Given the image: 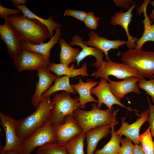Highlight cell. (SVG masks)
I'll use <instances>...</instances> for the list:
<instances>
[{
  "instance_id": "cell-1",
  "label": "cell",
  "mask_w": 154,
  "mask_h": 154,
  "mask_svg": "<svg viewBox=\"0 0 154 154\" xmlns=\"http://www.w3.org/2000/svg\"><path fill=\"white\" fill-rule=\"evenodd\" d=\"M4 19L9 23L21 40L37 44L51 38L47 27L35 19L18 14L9 15Z\"/></svg>"
},
{
  "instance_id": "cell-2",
  "label": "cell",
  "mask_w": 154,
  "mask_h": 154,
  "mask_svg": "<svg viewBox=\"0 0 154 154\" xmlns=\"http://www.w3.org/2000/svg\"><path fill=\"white\" fill-rule=\"evenodd\" d=\"M91 109L89 111L78 109L74 112L73 116L82 132L86 133L94 129L106 125L119 123L116 116L119 111L108 108L102 110L96 103L91 104Z\"/></svg>"
},
{
  "instance_id": "cell-3",
  "label": "cell",
  "mask_w": 154,
  "mask_h": 154,
  "mask_svg": "<svg viewBox=\"0 0 154 154\" xmlns=\"http://www.w3.org/2000/svg\"><path fill=\"white\" fill-rule=\"evenodd\" d=\"M52 103L50 97L42 98L39 106L30 115L18 120L17 136L23 141L50 120Z\"/></svg>"
},
{
  "instance_id": "cell-4",
  "label": "cell",
  "mask_w": 154,
  "mask_h": 154,
  "mask_svg": "<svg viewBox=\"0 0 154 154\" xmlns=\"http://www.w3.org/2000/svg\"><path fill=\"white\" fill-rule=\"evenodd\" d=\"M79 98L78 96L72 98L70 93L64 91L53 94L50 120L53 127L64 123L68 117L73 116L76 110L80 109Z\"/></svg>"
},
{
  "instance_id": "cell-5",
  "label": "cell",
  "mask_w": 154,
  "mask_h": 154,
  "mask_svg": "<svg viewBox=\"0 0 154 154\" xmlns=\"http://www.w3.org/2000/svg\"><path fill=\"white\" fill-rule=\"evenodd\" d=\"M121 60L142 78H150L154 75V51L129 49L122 53Z\"/></svg>"
},
{
  "instance_id": "cell-6",
  "label": "cell",
  "mask_w": 154,
  "mask_h": 154,
  "mask_svg": "<svg viewBox=\"0 0 154 154\" xmlns=\"http://www.w3.org/2000/svg\"><path fill=\"white\" fill-rule=\"evenodd\" d=\"M54 143H56L55 137L50 120L22 141L20 147L17 151L18 154H31L37 147Z\"/></svg>"
},
{
  "instance_id": "cell-7",
  "label": "cell",
  "mask_w": 154,
  "mask_h": 154,
  "mask_svg": "<svg viewBox=\"0 0 154 154\" xmlns=\"http://www.w3.org/2000/svg\"><path fill=\"white\" fill-rule=\"evenodd\" d=\"M96 70L90 76L96 78L102 77L108 81L110 80L108 77L110 75L123 80L133 76L142 78L136 71L126 64L114 62L110 59L108 61H104L102 65Z\"/></svg>"
},
{
  "instance_id": "cell-8",
  "label": "cell",
  "mask_w": 154,
  "mask_h": 154,
  "mask_svg": "<svg viewBox=\"0 0 154 154\" xmlns=\"http://www.w3.org/2000/svg\"><path fill=\"white\" fill-rule=\"evenodd\" d=\"M0 123L3 129L5 135V144L4 146L1 147L0 153L5 154L8 151H17L22 141L18 137L17 133L18 120L0 112Z\"/></svg>"
},
{
  "instance_id": "cell-9",
  "label": "cell",
  "mask_w": 154,
  "mask_h": 154,
  "mask_svg": "<svg viewBox=\"0 0 154 154\" xmlns=\"http://www.w3.org/2000/svg\"><path fill=\"white\" fill-rule=\"evenodd\" d=\"M14 60L15 66L19 72L37 70L50 63L41 54L21 49Z\"/></svg>"
},
{
  "instance_id": "cell-10",
  "label": "cell",
  "mask_w": 154,
  "mask_h": 154,
  "mask_svg": "<svg viewBox=\"0 0 154 154\" xmlns=\"http://www.w3.org/2000/svg\"><path fill=\"white\" fill-rule=\"evenodd\" d=\"M106 79L100 78V80L98 85L93 88L91 91V94L95 95L98 99V107L100 108L103 104H104L110 110L114 109L112 106L116 104L126 108L128 111H133L138 115L139 112L137 110L132 109L130 107H127L123 104L111 92L109 83Z\"/></svg>"
},
{
  "instance_id": "cell-11",
  "label": "cell",
  "mask_w": 154,
  "mask_h": 154,
  "mask_svg": "<svg viewBox=\"0 0 154 154\" xmlns=\"http://www.w3.org/2000/svg\"><path fill=\"white\" fill-rule=\"evenodd\" d=\"M53 128L56 143L64 146L82 132L73 116L68 117L63 123Z\"/></svg>"
},
{
  "instance_id": "cell-12",
  "label": "cell",
  "mask_w": 154,
  "mask_h": 154,
  "mask_svg": "<svg viewBox=\"0 0 154 154\" xmlns=\"http://www.w3.org/2000/svg\"><path fill=\"white\" fill-rule=\"evenodd\" d=\"M37 71L38 81L36 84L35 93L31 100L35 109L39 106L42 94L51 87L57 77L52 73L47 66Z\"/></svg>"
},
{
  "instance_id": "cell-13",
  "label": "cell",
  "mask_w": 154,
  "mask_h": 154,
  "mask_svg": "<svg viewBox=\"0 0 154 154\" xmlns=\"http://www.w3.org/2000/svg\"><path fill=\"white\" fill-rule=\"evenodd\" d=\"M0 25V37L5 43L10 57L14 59L21 50V40L9 23L4 20Z\"/></svg>"
},
{
  "instance_id": "cell-14",
  "label": "cell",
  "mask_w": 154,
  "mask_h": 154,
  "mask_svg": "<svg viewBox=\"0 0 154 154\" xmlns=\"http://www.w3.org/2000/svg\"><path fill=\"white\" fill-rule=\"evenodd\" d=\"M139 116L140 117L131 124H129L127 122H125V117L121 118V125L119 129L115 132L116 133L125 136L135 144H141L139 140L140 129L145 122L148 121L149 110H146Z\"/></svg>"
},
{
  "instance_id": "cell-15",
  "label": "cell",
  "mask_w": 154,
  "mask_h": 154,
  "mask_svg": "<svg viewBox=\"0 0 154 154\" xmlns=\"http://www.w3.org/2000/svg\"><path fill=\"white\" fill-rule=\"evenodd\" d=\"M71 46L76 45L80 47L82 49L76 58V66L79 67L80 62L88 56H92L96 58L95 62L91 65L95 67L96 68L100 67L103 64L104 54L100 50L95 47L86 45L83 42L82 37L77 34L72 37V40L69 43Z\"/></svg>"
},
{
  "instance_id": "cell-16",
  "label": "cell",
  "mask_w": 154,
  "mask_h": 154,
  "mask_svg": "<svg viewBox=\"0 0 154 154\" xmlns=\"http://www.w3.org/2000/svg\"><path fill=\"white\" fill-rule=\"evenodd\" d=\"M89 40L87 41L83 40L86 46L97 48L104 53L106 57V61L110 58L108 56V51L111 49L118 50L120 46L126 44L127 41L120 40H110L103 37H100L93 31L89 33Z\"/></svg>"
},
{
  "instance_id": "cell-17",
  "label": "cell",
  "mask_w": 154,
  "mask_h": 154,
  "mask_svg": "<svg viewBox=\"0 0 154 154\" xmlns=\"http://www.w3.org/2000/svg\"><path fill=\"white\" fill-rule=\"evenodd\" d=\"M140 78L134 76L125 78L120 81L110 80L109 85L110 90L116 97L119 101L127 94L131 92L139 94L140 91L137 82Z\"/></svg>"
},
{
  "instance_id": "cell-18",
  "label": "cell",
  "mask_w": 154,
  "mask_h": 154,
  "mask_svg": "<svg viewBox=\"0 0 154 154\" xmlns=\"http://www.w3.org/2000/svg\"><path fill=\"white\" fill-rule=\"evenodd\" d=\"M134 1L128 10L124 12L121 9L119 12H116L111 17L110 24L113 26L119 25L121 26L126 32L127 40L126 44L127 47L129 49L133 48L136 46V43L138 40L137 38L131 36L129 33V26L132 21V13L133 9L137 5Z\"/></svg>"
},
{
  "instance_id": "cell-19",
  "label": "cell",
  "mask_w": 154,
  "mask_h": 154,
  "mask_svg": "<svg viewBox=\"0 0 154 154\" xmlns=\"http://www.w3.org/2000/svg\"><path fill=\"white\" fill-rule=\"evenodd\" d=\"M61 28L55 30V33L50 40L46 43L34 44L24 41L21 40V49L39 54L43 56L50 63V51L56 43L58 42L61 36Z\"/></svg>"
},
{
  "instance_id": "cell-20",
  "label": "cell",
  "mask_w": 154,
  "mask_h": 154,
  "mask_svg": "<svg viewBox=\"0 0 154 154\" xmlns=\"http://www.w3.org/2000/svg\"><path fill=\"white\" fill-rule=\"evenodd\" d=\"M99 82L94 81L89 79L84 82L80 78L77 84H71L72 87L79 95L80 109H84L85 105L88 103L93 102L96 103H98V100L92 96L90 92L93 88L99 84Z\"/></svg>"
},
{
  "instance_id": "cell-21",
  "label": "cell",
  "mask_w": 154,
  "mask_h": 154,
  "mask_svg": "<svg viewBox=\"0 0 154 154\" xmlns=\"http://www.w3.org/2000/svg\"><path fill=\"white\" fill-rule=\"evenodd\" d=\"M148 3L143 2L141 5L136 8V10L139 15L143 12L144 19L143 21L144 31L142 37L138 40L136 43L135 48L141 49L142 46L148 41L154 42V24L151 25L153 22L150 20L148 16L146 11Z\"/></svg>"
},
{
  "instance_id": "cell-22",
  "label": "cell",
  "mask_w": 154,
  "mask_h": 154,
  "mask_svg": "<svg viewBox=\"0 0 154 154\" xmlns=\"http://www.w3.org/2000/svg\"><path fill=\"white\" fill-rule=\"evenodd\" d=\"M113 125L104 126L92 130L85 133L86 154H94L99 142L110 133Z\"/></svg>"
},
{
  "instance_id": "cell-23",
  "label": "cell",
  "mask_w": 154,
  "mask_h": 154,
  "mask_svg": "<svg viewBox=\"0 0 154 154\" xmlns=\"http://www.w3.org/2000/svg\"><path fill=\"white\" fill-rule=\"evenodd\" d=\"M69 67L60 63L57 64L50 63L47 67L51 72L60 76L64 75L68 76L70 78H74L78 76L86 77L88 76L87 71V64L84 63L81 67L75 68L72 67Z\"/></svg>"
},
{
  "instance_id": "cell-24",
  "label": "cell",
  "mask_w": 154,
  "mask_h": 154,
  "mask_svg": "<svg viewBox=\"0 0 154 154\" xmlns=\"http://www.w3.org/2000/svg\"><path fill=\"white\" fill-rule=\"evenodd\" d=\"M58 43L60 48L59 58L60 63L66 66L76 61V58L80 52L78 48H73L63 38L60 39Z\"/></svg>"
},
{
  "instance_id": "cell-25",
  "label": "cell",
  "mask_w": 154,
  "mask_h": 154,
  "mask_svg": "<svg viewBox=\"0 0 154 154\" xmlns=\"http://www.w3.org/2000/svg\"><path fill=\"white\" fill-rule=\"evenodd\" d=\"M69 78L67 76H57L54 84L42 94L41 98L50 97L54 93L61 90L76 95L77 92L70 84Z\"/></svg>"
},
{
  "instance_id": "cell-26",
  "label": "cell",
  "mask_w": 154,
  "mask_h": 154,
  "mask_svg": "<svg viewBox=\"0 0 154 154\" xmlns=\"http://www.w3.org/2000/svg\"><path fill=\"white\" fill-rule=\"evenodd\" d=\"M20 9L23 15L31 19H35L45 25L47 28L48 32L52 38L53 36V31L58 28H61V25L53 20V16L49 17L47 19H43L37 15L29 9L25 5L15 7Z\"/></svg>"
},
{
  "instance_id": "cell-27",
  "label": "cell",
  "mask_w": 154,
  "mask_h": 154,
  "mask_svg": "<svg viewBox=\"0 0 154 154\" xmlns=\"http://www.w3.org/2000/svg\"><path fill=\"white\" fill-rule=\"evenodd\" d=\"M115 126L113 125L111 127L110 141L102 149L96 150L94 154H119L120 153L122 135L116 133Z\"/></svg>"
},
{
  "instance_id": "cell-28",
  "label": "cell",
  "mask_w": 154,
  "mask_h": 154,
  "mask_svg": "<svg viewBox=\"0 0 154 154\" xmlns=\"http://www.w3.org/2000/svg\"><path fill=\"white\" fill-rule=\"evenodd\" d=\"M85 134L82 132L65 145L68 154H85L84 150Z\"/></svg>"
},
{
  "instance_id": "cell-29",
  "label": "cell",
  "mask_w": 154,
  "mask_h": 154,
  "mask_svg": "<svg viewBox=\"0 0 154 154\" xmlns=\"http://www.w3.org/2000/svg\"><path fill=\"white\" fill-rule=\"evenodd\" d=\"M139 140L145 154H154V141L149 126L144 133L139 135Z\"/></svg>"
},
{
  "instance_id": "cell-30",
  "label": "cell",
  "mask_w": 154,
  "mask_h": 154,
  "mask_svg": "<svg viewBox=\"0 0 154 154\" xmlns=\"http://www.w3.org/2000/svg\"><path fill=\"white\" fill-rule=\"evenodd\" d=\"M36 154H68V153L65 146L54 143L38 147Z\"/></svg>"
},
{
  "instance_id": "cell-31",
  "label": "cell",
  "mask_w": 154,
  "mask_h": 154,
  "mask_svg": "<svg viewBox=\"0 0 154 154\" xmlns=\"http://www.w3.org/2000/svg\"><path fill=\"white\" fill-rule=\"evenodd\" d=\"M138 83L139 88L151 96L154 104V79L151 77L150 80H147L142 78L140 79Z\"/></svg>"
},
{
  "instance_id": "cell-32",
  "label": "cell",
  "mask_w": 154,
  "mask_h": 154,
  "mask_svg": "<svg viewBox=\"0 0 154 154\" xmlns=\"http://www.w3.org/2000/svg\"><path fill=\"white\" fill-rule=\"evenodd\" d=\"M100 18L96 17L94 12L89 11L87 13L86 16L83 22L85 26L92 30L96 29L98 26Z\"/></svg>"
},
{
  "instance_id": "cell-33",
  "label": "cell",
  "mask_w": 154,
  "mask_h": 154,
  "mask_svg": "<svg viewBox=\"0 0 154 154\" xmlns=\"http://www.w3.org/2000/svg\"><path fill=\"white\" fill-rule=\"evenodd\" d=\"M132 141L126 137L122 139L121 142L120 153L121 154H134V145Z\"/></svg>"
},
{
  "instance_id": "cell-34",
  "label": "cell",
  "mask_w": 154,
  "mask_h": 154,
  "mask_svg": "<svg viewBox=\"0 0 154 154\" xmlns=\"http://www.w3.org/2000/svg\"><path fill=\"white\" fill-rule=\"evenodd\" d=\"M87 13V12L83 11L68 9L65 11L63 16H71L83 22Z\"/></svg>"
},
{
  "instance_id": "cell-35",
  "label": "cell",
  "mask_w": 154,
  "mask_h": 154,
  "mask_svg": "<svg viewBox=\"0 0 154 154\" xmlns=\"http://www.w3.org/2000/svg\"><path fill=\"white\" fill-rule=\"evenodd\" d=\"M147 99L149 104V117L148 121L149 124V126L151 130V133L154 139V104L152 105L149 98Z\"/></svg>"
},
{
  "instance_id": "cell-36",
  "label": "cell",
  "mask_w": 154,
  "mask_h": 154,
  "mask_svg": "<svg viewBox=\"0 0 154 154\" xmlns=\"http://www.w3.org/2000/svg\"><path fill=\"white\" fill-rule=\"evenodd\" d=\"M22 13V11L19 9H12L3 6L0 4V17L4 19L10 15Z\"/></svg>"
},
{
  "instance_id": "cell-37",
  "label": "cell",
  "mask_w": 154,
  "mask_h": 154,
  "mask_svg": "<svg viewBox=\"0 0 154 154\" xmlns=\"http://www.w3.org/2000/svg\"><path fill=\"white\" fill-rule=\"evenodd\" d=\"M113 1L117 6L123 7L126 9H128L131 7L130 5L133 3V0H114Z\"/></svg>"
},
{
  "instance_id": "cell-38",
  "label": "cell",
  "mask_w": 154,
  "mask_h": 154,
  "mask_svg": "<svg viewBox=\"0 0 154 154\" xmlns=\"http://www.w3.org/2000/svg\"><path fill=\"white\" fill-rule=\"evenodd\" d=\"M134 154H145L141 144H135Z\"/></svg>"
},
{
  "instance_id": "cell-39",
  "label": "cell",
  "mask_w": 154,
  "mask_h": 154,
  "mask_svg": "<svg viewBox=\"0 0 154 154\" xmlns=\"http://www.w3.org/2000/svg\"><path fill=\"white\" fill-rule=\"evenodd\" d=\"M12 4L15 7L23 5H25L28 1L27 0H11Z\"/></svg>"
},
{
  "instance_id": "cell-40",
  "label": "cell",
  "mask_w": 154,
  "mask_h": 154,
  "mask_svg": "<svg viewBox=\"0 0 154 154\" xmlns=\"http://www.w3.org/2000/svg\"><path fill=\"white\" fill-rule=\"evenodd\" d=\"M149 3L153 6V9L151 11V13L149 15L148 17L150 20L154 21V1L150 0Z\"/></svg>"
},
{
  "instance_id": "cell-41",
  "label": "cell",
  "mask_w": 154,
  "mask_h": 154,
  "mask_svg": "<svg viewBox=\"0 0 154 154\" xmlns=\"http://www.w3.org/2000/svg\"><path fill=\"white\" fill-rule=\"evenodd\" d=\"M5 154H18V153L16 151L10 150L5 152Z\"/></svg>"
},
{
  "instance_id": "cell-42",
  "label": "cell",
  "mask_w": 154,
  "mask_h": 154,
  "mask_svg": "<svg viewBox=\"0 0 154 154\" xmlns=\"http://www.w3.org/2000/svg\"><path fill=\"white\" fill-rule=\"evenodd\" d=\"M152 78H153V79H154V75H153V76Z\"/></svg>"
},
{
  "instance_id": "cell-43",
  "label": "cell",
  "mask_w": 154,
  "mask_h": 154,
  "mask_svg": "<svg viewBox=\"0 0 154 154\" xmlns=\"http://www.w3.org/2000/svg\"><path fill=\"white\" fill-rule=\"evenodd\" d=\"M0 154H2V153H0Z\"/></svg>"
},
{
  "instance_id": "cell-44",
  "label": "cell",
  "mask_w": 154,
  "mask_h": 154,
  "mask_svg": "<svg viewBox=\"0 0 154 154\" xmlns=\"http://www.w3.org/2000/svg\"><path fill=\"white\" fill-rule=\"evenodd\" d=\"M119 154H121L120 153Z\"/></svg>"
}]
</instances>
